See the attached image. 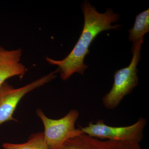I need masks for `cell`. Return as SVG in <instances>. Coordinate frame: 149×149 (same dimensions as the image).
Instances as JSON below:
<instances>
[{"mask_svg": "<svg viewBox=\"0 0 149 149\" xmlns=\"http://www.w3.org/2000/svg\"><path fill=\"white\" fill-rule=\"evenodd\" d=\"M84 17V26L77 43L68 56L63 59L57 61L49 58L46 60L49 64L58 66L60 76L63 80H66L74 73L83 75L88 65L84 63L85 56L89 53V47L99 34L109 29H118L122 25L112 24L118 21L119 14L111 8H107L104 13H100L88 1L81 5Z\"/></svg>", "mask_w": 149, "mask_h": 149, "instance_id": "1", "label": "cell"}, {"mask_svg": "<svg viewBox=\"0 0 149 149\" xmlns=\"http://www.w3.org/2000/svg\"><path fill=\"white\" fill-rule=\"evenodd\" d=\"M144 38L133 43L131 48L132 61L127 67L116 70L110 91L102 99L104 106L108 109H114L125 96L130 94L139 83L137 68L141 59V50Z\"/></svg>", "mask_w": 149, "mask_h": 149, "instance_id": "2", "label": "cell"}, {"mask_svg": "<svg viewBox=\"0 0 149 149\" xmlns=\"http://www.w3.org/2000/svg\"><path fill=\"white\" fill-rule=\"evenodd\" d=\"M36 113L43 123V133L48 149H58L68 139L83 133L80 128L75 127L80 115L77 110L71 109L65 116L58 119L47 117L40 109H37Z\"/></svg>", "mask_w": 149, "mask_h": 149, "instance_id": "3", "label": "cell"}, {"mask_svg": "<svg viewBox=\"0 0 149 149\" xmlns=\"http://www.w3.org/2000/svg\"><path fill=\"white\" fill-rule=\"evenodd\" d=\"M147 123L146 119L141 117L133 125L113 127L107 125L103 120L100 119L95 123L90 122L87 126H80L79 128L82 133L96 139L140 143L143 139L144 128Z\"/></svg>", "mask_w": 149, "mask_h": 149, "instance_id": "4", "label": "cell"}, {"mask_svg": "<svg viewBox=\"0 0 149 149\" xmlns=\"http://www.w3.org/2000/svg\"><path fill=\"white\" fill-rule=\"evenodd\" d=\"M59 70L57 68L55 71L17 89L14 88L6 81L3 83L0 86V125L10 120L17 122V120L13 118V115L21 99L27 93L54 80Z\"/></svg>", "mask_w": 149, "mask_h": 149, "instance_id": "5", "label": "cell"}, {"mask_svg": "<svg viewBox=\"0 0 149 149\" xmlns=\"http://www.w3.org/2000/svg\"><path fill=\"white\" fill-rule=\"evenodd\" d=\"M58 149H142L140 143L132 141L100 139L82 133L68 140Z\"/></svg>", "mask_w": 149, "mask_h": 149, "instance_id": "6", "label": "cell"}, {"mask_svg": "<svg viewBox=\"0 0 149 149\" xmlns=\"http://www.w3.org/2000/svg\"><path fill=\"white\" fill-rule=\"evenodd\" d=\"M22 52L21 49L9 51L0 46V86L10 77L22 78L25 74L27 69L20 62Z\"/></svg>", "mask_w": 149, "mask_h": 149, "instance_id": "7", "label": "cell"}, {"mask_svg": "<svg viewBox=\"0 0 149 149\" xmlns=\"http://www.w3.org/2000/svg\"><path fill=\"white\" fill-rule=\"evenodd\" d=\"M149 32V9L136 15L134 26L128 30L129 40L133 43L144 38Z\"/></svg>", "mask_w": 149, "mask_h": 149, "instance_id": "8", "label": "cell"}, {"mask_svg": "<svg viewBox=\"0 0 149 149\" xmlns=\"http://www.w3.org/2000/svg\"><path fill=\"white\" fill-rule=\"evenodd\" d=\"M4 149H48L43 132L32 134L26 143L21 144L4 143Z\"/></svg>", "mask_w": 149, "mask_h": 149, "instance_id": "9", "label": "cell"}]
</instances>
